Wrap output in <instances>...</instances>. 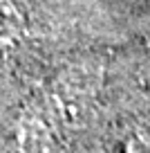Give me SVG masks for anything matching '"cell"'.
Returning <instances> with one entry per match:
<instances>
[{"instance_id":"1","label":"cell","mask_w":150,"mask_h":153,"mask_svg":"<svg viewBox=\"0 0 150 153\" xmlns=\"http://www.w3.org/2000/svg\"><path fill=\"white\" fill-rule=\"evenodd\" d=\"M92 81L85 70H67L20 110L9 137V153H54L76 128L90 101Z\"/></svg>"},{"instance_id":"2","label":"cell","mask_w":150,"mask_h":153,"mask_svg":"<svg viewBox=\"0 0 150 153\" xmlns=\"http://www.w3.org/2000/svg\"><path fill=\"white\" fill-rule=\"evenodd\" d=\"M27 16L16 0H0V56L14 52L27 38Z\"/></svg>"},{"instance_id":"3","label":"cell","mask_w":150,"mask_h":153,"mask_svg":"<svg viewBox=\"0 0 150 153\" xmlns=\"http://www.w3.org/2000/svg\"><path fill=\"white\" fill-rule=\"evenodd\" d=\"M114 153H150V117H139L121 128Z\"/></svg>"}]
</instances>
